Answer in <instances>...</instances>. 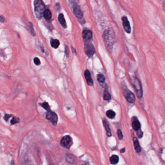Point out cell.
Returning a JSON list of instances; mask_svg holds the SVG:
<instances>
[{"mask_svg": "<svg viewBox=\"0 0 165 165\" xmlns=\"http://www.w3.org/2000/svg\"><path fill=\"white\" fill-rule=\"evenodd\" d=\"M103 35L104 41L108 49L109 50H111L116 40L114 31L111 29H107L104 31Z\"/></svg>", "mask_w": 165, "mask_h": 165, "instance_id": "1", "label": "cell"}, {"mask_svg": "<svg viewBox=\"0 0 165 165\" xmlns=\"http://www.w3.org/2000/svg\"><path fill=\"white\" fill-rule=\"evenodd\" d=\"M130 80L132 85L134 87L138 97L140 99L142 98V97L143 92L142 84L140 81L135 77H131Z\"/></svg>", "mask_w": 165, "mask_h": 165, "instance_id": "2", "label": "cell"}, {"mask_svg": "<svg viewBox=\"0 0 165 165\" xmlns=\"http://www.w3.org/2000/svg\"><path fill=\"white\" fill-rule=\"evenodd\" d=\"M35 14L36 15V17L40 19L43 16V14L44 11H45V5L44 2L41 0H37L35 1Z\"/></svg>", "mask_w": 165, "mask_h": 165, "instance_id": "3", "label": "cell"}, {"mask_svg": "<svg viewBox=\"0 0 165 165\" xmlns=\"http://www.w3.org/2000/svg\"><path fill=\"white\" fill-rule=\"evenodd\" d=\"M84 50L85 53L89 58L93 57L95 53V49L94 48V46H93V44L89 41H86V43L85 44Z\"/></svg>", "mask_w": 165, "mask_h": 165, "instance_id": "4", "label": "cell"}, {"mask_svg": "<svg viewBox=\"0 0 165 165\" xmlns=\"http://www.w3.org/2000/svg\"><path fill=\"white\" fill-rule=\"evenodd\" d=\"M72 143V138L69 135H66L63 137L60 142V144L62 146L67 149H69L71 147Z\"/></svg>", "mask_w": 165, "mask_h": 165, "instance_id": "5", "label": "cell"}, {"mask_svg": "<svg viewBox=\"0 0 165 165\" xmlns=\"http://www.w3.org/2000/svg\"><path fill=\"white\" fill-rule=\"evenodd\" d=\"M72 3L73 4L72 8L74 15L78 18L81 19L83 17V14L81 9L80 8V7L75 1L74 2L72 1Z\"/></svg>", "mask_w": 165, "mask_h": 165, "instance_id": "6", "label": "cell"}, {"mask_svg": "<svg viewBox=\"0 0 165 165\" xmlns=\"http://www.w3.org/2000/svg\"><path fill=\"white\" fill-rule=\"evenodd\" d=\"M124 95L128 102L130 103H134L136 100L135 96L134 95L133 93H132L130 91H129L126 87L123 92Z\"/></svg>", "mask_w": 165, "mask_h": 165, "instance_id": "7", "label": "cell"}, {"mask_svg": "<svg viewBox=\"0 0 165 165\" xmlns=\"http://www.w3.org/2000/svg\"><path fill=\"white\" fill-rule=\"evenodd\" d=\"M46 119L52 123V124L56 126L58 122V116L57 115L52 111H48L46 114Z\"/></svg>", "mask_w": 165, "mask_h": 165, "instance_id": "8", "label": "cell"}, {"mask_svg": "<svg viewBox=\"0 0 165 165\" xmlns=\"http://www.w3.org/2000/svg\"><path fill=\"white\" fill-rule=\"evenodd\" d=\"M122 22L123 25L126 32L130 33L131 32V27L130 25V23L126 16H124L122 17Z\"/></svg>", "mask_w": 165, "mask_h": 165, "instance_id": "9", "label": "cell"}, {"mask_svg": "<svg viewBox=\"0 0 165 165\" xmlns=\"http://www.w3.org/2000/svg\"><path fill=\"white\" fill-rule=\"evenodd\" d=\"M82 36L83 38L86 41H88L92 39L93 37V33L90 30H84L82 32Z\"/></svg>", "mask_w": 165, "mask_h": 165, "instance_id": "10", "label": "cell"}, {"mask_svg": "<svg viewBox=\"0 0 165 165\" xmlns=\"http://www.w3.org/2000/svg\"><path fill=\"white\" fill-rule=\"evenodd\" d=\"M84 76L88 85L89 86H93L94 84V82L93 79L91 78V75L90 71L88 70H86L85 71Z\"/></svg>", "mask_w": 165, "mask_h": 165, "instance_id": "11", "label": "cell"}, {"mask_svg": "<svg viewBox=\"0 0 165 165\" xmlns=\"http://www.w3.org/2000/svg\"><path fill=\"white\" fill-rule=\"evenodd\" d=\"M133 142H134V148L136 152L138 153H140L141 152V147L140 146V143L137 138L136 137L133 138Z\"/></svg>", "mask_w": 165, "mask_h": 165, "instance_id": "12", "label": "cell"}, {"mask_svg": "<svg viewBox=\"0 0 165 165\" xmlns=\"http://www.w3.org/2000/svg\"><path fill=\"white\" fill-rule=\"evenodd\" d=\"M132 126L133 129L136 131H139L141 129V126L140 122L137 119H135L134 120V121L132 122Z\"/></svg>", "mask_w": 165, "mask_h": 165, "instance_id": "13", "label": "cell"}, {"mask_svg": "<svg viewBox=\"0 0 165 165\" xmlns=\"http://www.w3.org/2000/svg\"><path fill=\"white\" fill-rule=\"evenodd\" d=\"M103 122V125H104V127L106 129V130L107 135L108 137L111 136L112 134H111V130H110V126H109V123H108V122L106 120H104Z\"/></svg>", "mask_w": 165, "mask_h": 165, "instance_id": "14", "label": "cell"}, {"mask_svg": "<svg viewBox=\"0 0 165 165\" xmlns=\"http://www.w3.org/2000/svg\"><path fill=\"white\" fill-rule=\"evenodd\" d=\"M58 20L59 22L61 24V25L62 26L63 28H66L67 25H66V23L65 20V18L64 17L63 15L62 14H60L59 16H58Z\"/></svg>", "mask_w": 165, "mask_h": 165, "instance_id": "15", "label": "cell"}, {"mask_svg": "<svg viewBox=\"0 0 165 165\" xmlns=\"http://www.w3.org/2000/svg\"><path fill=\"white\" fill-rule=\"evenodd\" d=\"M43 16L47 20H49L52 17V13L51 11L49 9H46L44 11Z\"/></svg>", "mask_w": 165, "mask_h": 165, "instance_id": "16", "label": "cell"}, {"mask_svg": "<svg viewBox=\"0 0 165 165\" xmlns=\"http://www.w3.org/2000/svg\"><path fill=\"white\" fill-rule=\"evenodd\" d=\"M119 158L117 155H113L110 157V163L111 164H116L119 162Z\"/></svg>", "mask_w": 165, "mask_h": 165, "instance_id": "17", "label": "cell"}, {"mask_svg": "<svg viewBox=\"0 0 165 165\" xmlns=\"http://www.w3.org/2000/svg\"><path fill=\"white\" fill-rule=\"evenodd\" d=\"M50 45L52 47L57 48L60 45V42L58 40L51 39L50 41Z\"/></svg>", "mask_w": 165, "mask_h": 165, "instance_id": "18", "label": "cell"}, {"mask_svg": "<svg viewBox=\"0 0 165 165\" xmlns=\"http://www.w3.org/2000/svg\"><path fill=\"white\" fill-rule=\"evenodd\" d=\"M106 115L108 118L113 119L115 116V112H114L113 110H108L106 112Z\"/></svg>", "mask_w": 165, "mask_h": 165, "instance_id": "19", "label": "cell"}, {"mask_svg": "<svg viewBox=\"0 0 165 165\" xmlns=\"http://www.w3.org/2000/svg\"><path fill=\"white\" fill-rule=\"evenodd\" d=\"M103 98L105 100H110L111 99V95L108 91H105L104 92Z\"/></svg>", "mask_w": 165, "mask_h": 165, "instance_id": "20", "label": "cell"}, {"mask_svg": "<svg viewBox=\"0 0 165 165\" xmlns=\"http://www.w3.org/2000/svg\"><path fill=\"white\" fill-rule=\"evenodd\" d=\"M97 80L100 83H103L105 81V77L102 74H98L97 75Z\"/></svg>", "mask_w": 165, "mask_h": 165, "instance_id": "21", "label": "cell"}, {"mask_svg": "<svg viewBox=\"0 0 165 165\" xmlns=\"http://www.w3.org/2000/svg\"><path fill=\"white\" fill-rule=\"evenodd\" d=\"M40 105L43 108H44L45 110L47 111H50V107L49 106V104H48L47 102H44L43 103L40 104Z\"/></svg>", "mask_w": 165, "mask_h": 165, "instance_id": "22", "label": "cell"}, {"mask_svg": "<svg viewBox=\"0 0 165 165\" xmlns=\"http://www.w3.org/2000/svg\"><path fill=\"white\" fill-rule=\"evenodd\" d=\"M29 28L30 31L31 32V34H32L33 36H35V31H34V30L33 27V25H32V24L31 23H29Z\"/></svg>", "mask_w": 165, "mask_h": 165, "instance_id": "23", "label": "cell"}, {"mask_svg": "<svg viewBox=\"0 0 165 165\" xmlns=\"http://www.w3.org/2000/svg\"><path fill=\"white\" fill-rule=\"evenodd\" d=\"M19 122V119L18 118L16 117H14L11 121V124L14 125V124L18 123Z\"/></svg>", "mask_w": 165, "mask_h": 165, "instance_id": "24", "label": "cell"}, {"mask_svg": "<svg viewBox=\"0 0 165 165\" xmlns=\"http://www.w3.org/2000/svg\"><path fill=\"white\" fill-rule=\"evenodd\" d=\"M117 136H118L119 139L122 140L123 139V133H122L121 130H120V129H119V130H117Z\"/></svg>", "mask_w": 165, "mask_h": 165, "instance_id": "25", "label": "cell"}, {"mask_svg": "<svg viewBox=\"0 0 165 165\" xmlns=\"http://www.w3.org/2000/svg\"><path fill=\"white\" fill-rule=\"evenodd\" d=\"M33 62H34V63L36 65H39L40 64V61L39 59L37 57H36V58H34V60H33Z\"/></svg>", "mask_w": 165, "mask_h": 165, "instance_id": "26", "label": "cell"}, {"mask_svg": "<svg viewBox=\"0 0 165 165\" xmlns=\"http://www.w3.org/2000/svg\"><path fill=\"white\" fill-rule=\"evenodd\" d=\"M12 115H11V114H5V115L4 117V119L6 121H8L9 119L11 117H12Z\"/></svg>", "mask_w": 165, "mask_h": 165, "instance_id": "27", "label": "cell"}, {"mask_svg": "<svg viewBox=\"0 0 165 165\" xmlns=\"http://www.w3.org/2000/svg\"><path fill=\"white\" fill-rule=\"evenodd\" d=\"M69 48H68L67 46H65V55H66L67 57H68V56H69Z\"/></svg>", "mask_w": 165, "mask_h": 165, "instance_id": "28", "label": "cell"}, {"mask_svg": "<svg viewBox=\"0 0 165 165\" xmlns=\"http://www.w3.org/2000/svg\"><path fill=\"white\" fill-rule=\"evenodd\" d=\"M5 18L2 16H0V22H4Z\"/></svg>", "mask_w": 165, "mask_h": 165, "instance_id": "29", "label": "cell"}, {"mask_svg": "<svg viewBox=\"0 0 165 165\" xmlns=\"http://www.w3.org/2000/svg\"><path fill=\"white\" fill-rule=\"evenodd\" d=\"M125 151H126V150H125V148H123V149H122L121 150V151H120V152H121V153H125Z\"/></svg>", "mask_w": 165, "mask_h": 165, "instance_id": "30", "label": "cell"}, {"mask_svg": "<svg viewBox=\"0 0 165 165\" xmlns=\"http://www.w3.org/2000/svg\"><path fill=\"white\" fill-rule=\"evenodd\" d=\"M71 48H72V49L73 51V52H74L75 54H77V51H76V50H75V48H74L72 47Z\"/></svg>", "mask_w": 165, "mask_h": 165, "instance_id": "31", "label": "cell"}, {"mask_svg": "<svg viewBox=\"0 0 165 165\" xmlns=\"http://www.w3.org/2000/svg\"></svg>", "mask_w": 165, "mask_h": 165, "instance_id": "32", "label": "cell"}]
</instances>
